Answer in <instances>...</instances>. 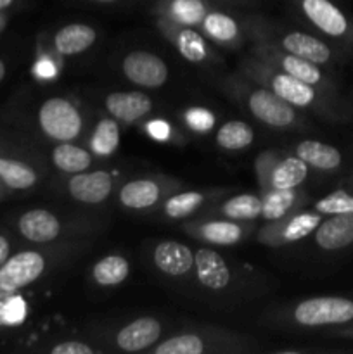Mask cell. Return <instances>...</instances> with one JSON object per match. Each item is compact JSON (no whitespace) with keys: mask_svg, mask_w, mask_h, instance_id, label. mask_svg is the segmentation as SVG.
<instances>
[{"mask_svg":"<svg viewBox=\"0 0 353 354\" xmlns=\"http://www.w3.org/2000/svg\"><path fill=\"white\" fill-rule=\"evenodd\" d=\"M123 75L132 83L145 88H158L168 80V66L156 54L147 50H134L123 59Z\"/></svg>","mask_w":353,"mask_h":354,"instance_id":"obj_6","label":"cell"},{"mask_svg":"<svg viewBox=\"0 0 353 354\" xmlns=\"http://www.w3.org/2000/svg\"><path fill=\"white\" fill-rule=\"evenodd\" d=\"M296 156L308 166L320 171H334L343 162V156L338 149L318 140L300 142L296 145Z\"/></svg>","mask_w":353,"mask_h":354,"instance_id":"obj_20","label":"cell"},{"mask_svg":"<svg viewBox=\"0 0 353 354\" xmlns=\"http://www.w3.org/2000/svg\"><path fill=\"white\" fill-rule=\"evenodd\" d=\"M206 3L203 0H170L166 6V19L183 26L203 23L206 16Z\"/></svg>","mask_w":353,"mask_h":354,"instance_id":"obj_26","label":"cell"},{"mask_svg":"<svg viewBox=\"0 0 353 354\" xmlns=\"http://www.w3.org/2000/svg\"><path fill=\"white\" fill-rule=\"evenodd\" d=\"M106 109L116 120L134 123L149 114L152 100L144 92H113L106 97Z\"/></svg>","mask_w":353,"mask_h":354,"instance_id":"obj_14","label":"cell"},{"mask_svg":"<svg viewBox=\"0 0 353 354\" xmlns=\"http://www.w3.org/2000/svg\"><path fill=\"white\" fill-rule=\"evenodd\" d=\"M194 266L197 279L206 289L221 290L230 282V270L227 263L213 249H199L194 254Z\"/></svg>","mask_w":353,"mask_h":354,"instance_id":"obj_12","label":"cell"},{"mask_svg":"<svg viewBox=\"0 0 353 354\" xmlns=\"http://www.w3.org/2000/svg\"><path fill=\"white\" fill-rule=\"evenodd\" d=\"M147 133L156 140H166L170 137V124L163 120H154L147 124Z\"/></svg>","mask_w":353,"mask_h":354,"instance_id":"obj_39","label":"cell"},{"mask_svg":"<svg viewBox=\"0 0 353 354\" xmlns=\"http://www.w3.org/2000/svg\"><path fill=\"white\" fill-rule=\"evenodd\" d=\"M130 273V265L123 256L111 254L96 263L92 270V277L100 287H114L125 282Z\"/></svg>","mask_w":353,"mask_h":354,"instance_id":"obj_24","label":"cell"},{"mask_svg":"<svg viewBox=\"0 0 353 354\" xmlns=\"http://www.w3.org/2000/svg\"><path fill=\"white\" fill-rule=\"evenodd\" d=\"M12 2H14V0H0V10L7 9V7H9Z\"/></svg>","mask_w":353,"mask_h":354,"instance_id":"obj_43","label":"cell"},{"mask_svg":"<svg viewBox=\"0 0 353 354\" xmlns=\"http://www.w3.org/2000/svg\"><path fill=\"white\" fill-rule=\"evenodd\" d=\"M315 211L320 214L353 213V194H350L348 190H336V192L322 197L315 204Z\"/></svg>","mask_w":353,"mask_h":354,"instance_id":"obj_35","label":"cell"},{"mask_svg":"<svg viewBox=\"0 0 353 354\" xmlns=\"http://www.w3.org/2000/svg\"><path fill=\"white\" fill-rule=\"evenodd\" d=\"M251 75L265 83L266 88L272 90L275 95H279L280 99H284L293 107H300V109L314 107L318 113L334 114L332 107L320 97L317 86L310 85V83L301 82V80L294 78L284 71L266 68L262 62H255V66L251 68Z\"/></svg>","mask_w":353,"mask_h":354,"instance_id":"obj_1","label":"cell"},{"mask_svg":"<svg viewBox=\"0 0 353 354\" xmlns=\"http://www.w3.org/2000/svg\"><path fill=\"white\" fill-rule=\"evenodd\" d=\"M315 242L325 251H339L353 244V213L331 214L315 230Z\"/></svg>","mask_w":353,"mask_h":354,"instance_id":"obj_10","label":"cell"},{"mask_svg":"<svg viewBox=\"0 0 353 354\" xmlns=\"http://www.w3.org/2000/svg\"><path fill=\"white\" fill-rule=\"evenodd\" d=\"M38 123L48 138L69 142L82 131V114L69 100L54 97L42 104L38 111Z\"/></svg>","mask_w":353,"mask_h":354,"instance_id":"obj_3","label":"cell"},{"mask_svg":"<svg viewBox=\"0 0 353 354\" xmlns=\"http://www.w3.org/2000/svg\"><path fill=\"white\" fill-rule=\"evenodd\" d=\"M298 194L294 189H272L262 199V216L269 221L282 220L294 206Z\"/></svg>","mask_w":353,"mask_h":354,"instance_id":"obj_28","label":"cell"},{"mask_svg":"<svg viewBox=\"0 0 353 354\" xmlns=\"http://www.w3.org/2000/svg\"><path fill=\"white\" fill-rule=\"evenodd\" d=\"M320 221L322 214L317 213V211L315 213L294 214L287 221H282L279 227L269 228V234L272 235L270 242H273V245H280L286 244V242L301 241V239L314 234L318 225H320Z\"/></svg>","mask_w":353,"mask_h":354,"instance_id":"obj_18","label":"cell"},{"mask_svg":"<svg viewBox=\"0 0 353 354\" xmlns=\"http://www.w3.org/2000/svg\"><path fill=\"white\" fill-rule=\"evenodd\" d=\"M161 28L170 35L176 50H179L187 61L196 62L197 64V62H203L204 59H206L208 48L203 37H199V33L190 30L189 26L173 23V21L166 19V17L161 19Z\"/></svg>","mask_w":353,"mask_h":354,"instance_id":"obj_17","label":"cell"},{"mask_svg":"<svg viewBox=\"0 0 353 354\" xmlns=\"http://www.w3.org/2000/svg\"><path fill=\"white\" fill-rule=\"evenodd\" d=\"M3 76H6V64H3V61L0 59V82L3 80Z\"/></svg>","mask_w":353,"mask_h":354,"instance_id":"obj_42","label":"cell"},{"mask_svg":"<svg viewBox=\"0 0 353 354\" xmlns=\"http://www.w3.org/2000/svg\"><path fill=\"white\" fill-rule=\"evenodd\" d=\"M248 109L262 123L273 128H286L296 123V111L270 88H256L248 95Z\"/></svg>","mask_w":353,"mask_h":354,"instance_id":"obj_7","label":"cell"},{"mask_svg":"<svg viewBox=\"0 0 353 354\" xmlns=\"http://www.w3.org/2000/svg\"><path fill=\"white\" fill-rule=\"evenodd\" d=\"M199 235L211 244L230 245L242 237V228L232 221H208L199 227Z\"/></svg>","mask_w":353,"mask_h":354,"instance_id":"obj_32","label":"cell"},{"mask_svg":"<svg viewBox=\"0 0 353 354\" xmlns=\"http://www.w3.org/2000/svg\"><path fill=\"white\" fill-rule=\"evenodd\" d=\"M35 73H37V76H40V78L44 80L54 78L55 75L54 62L48 61V59H42V61H38L37 66H35Z\"/></svg>","mask_w":353,"mask_h":354,"instance_id":"obj_40","label":"cell"},{"mask_svg":"<svg viewBox=\"0 0 353 354\" xmlns=\"http://www.w3.org/2000/svg\"><path fill=\"white\" fill-rule=\"evenodd\" d=\"M73 199L85 204H99L113 190V178L107 171H82L73 176L68 183Z\"/></svg>","mask_w":353,"mask_h":354,"instance_id":"obj_9","label":"cell"},{"mask_svg":"<svg viewBox=\"0 0 353 354\" xmlns=\"http://www.w3.org/2000/svg\"><path fill=\"white\" fill-rule=\"evenodd\" d=\"M221 213L230 220H255L262 214V199L251 194H241L221 206Z\"/></svg>","mask_w":353,"mask_h":354,"instance_id":"obj_31","label":"cell"},{"mask_svg":"<svg viewBox=\"0 0 353 354\" xmlns=\"http://www.w3.org/2000/svg\"><path fill=\"white\" fill-rule=\"evenodd\" d=\"M161 196V189L154 180H134L120 190V201L130 209H145L154 206Z\"/></svg>","mask_w":353,"mask_h":354,"instance_id":"obj_21","label":"cell"},{"mask_svg":"<svg viewBox=\"0 0 353 354\" xmlns=\"http://www.w3.org/2000/svg\"><path fill=\"white\" fill-rule=\"evenodd\" d=\"M9 251H10L9 241H7L3 235H0V266H2L3 263L7 261V258H9Z\"/></svg>","mask_w":353,"mask_h":354,"instance_id":"obj_41","label":"cell"},{"mask_svg":"<svg viewBox=\"0 0 353 354\" xmlns=\"http://www.w3.org/2000/svg\"><path fill=\"white\" fill-rule=\"evenodd\" d=\"M19 232L28 241L45 244L57 239L61 234V223L51 211L31 209L19 218Z\"/></svg>","mask_w":353,"mask_h":354,"instance_id":"obj_16","label":"cell"},{"mask_svg":"<svg viewBox=\"0 0 353 354\" xmlns=\"http://www.w3.org/2000/svg\"><path fill=\"white\" fill-rule=\"evenodd\" d=\"M52 162L64 173H82L92 165V156L78 145L62 142L52 151Z\"/></svg>","mask_w":353,"mask_h":354,"instance_id":"obj_23","label":"cell"},{"mask_svg":"<svg viewBox=\"0 0 353 354\" xmlns=\"http://www.w3.org/2000/svg\"><path fill=\"white\" fill-rule=\"evenodd\" d=\"M45 259L37 251H23L0 266V289L14 292L33 283L44 273Z\"/></svg>","mask_w":353,"mask_h":354,"instance_id":"obj_5","label":"cell"},{"mask_svg":"<svg viewBox=\"0 0 353 354\" xmlns=\"http://www.w3.org/2000/svg\"><path fill=\"white\" fill-rule=\"evenodd\" d=\"M255 131L244 121H228L218 130L217 144L227 151H239L253 144Z\"/></svg>","mask_w":353,"mask_h":354,"instance_id":"obj_29","label":"cell"},{"mask_svg":"<svg viewBox=\"0 0 353 354\" xmlns=\"http://www.w3.org/2000/svg\"><path fill=\"white\" fill-rule=\"evenodd\" d=\"M92 2H99V3H113L116 0H92Z\"/></svg>","mask_w":353,"mask_h":354,"instance_id":"obj_44","label":"cell"},{"mask_svg":"<svg viewBox=\"0 0 353 354\" xmlns=\"http://www.w3.org/2000/svg\"><path fill=\"white\" fill-rule=\"evenodd\" d=\"M204 351V342L199 335L182 334L168 339L154 349L156 354H201Z\"/></svg>","mask_w":353,"mask_h":354,"instance_id":"obj_34","label":"cell"},{"mask_svg":"<svg viewBox=\"0 0 353 354\" xmlns=\"http://www.w3.org/2000/svg\"><path fill=\"white\" fill-rule=\"evenodd\" d=\"M348 335H353V328H352V330H348Z\"/></svg>","mask_w":353,"mask_h":354,"instance_id":"obj_45","label":"cell"},{"mask_svg":"<svg viewBox=\"0 0 353 354\" xmlns=\"http://www.w3.org/2000/svg\"><path fill=\"white\" fill-rule=\"evenodd\" d=\"M204 203V196L201 192H182L176 196L170 197L165 204L166 216L173 218V220H180V218L189 216L190 213L197 209L201 204Z\"/></svg>","mask_w":353,"mask_h":354,"instance_id":"obj_33","label":"cell"},{"mask_svg":"<svg viewBox=\"0 0 353 354\" xmlns=\"http://www.w3.org/2000/svg\"><path fill=\"white\" fill-rule=\"evenodd\" d=\"M120 144V128L113 120H102L97 123L90 138V147L97 156H109L116 151Z\"/></svg>","mask_w":353,"mask_h":354,"instance_id":"obj_30","label":"cell"},{"mask_svg":"<svg viewBox=\"0 0 353 354\" xmlns=\"http://www.w3.org/2000/svg\"><path fill=\"white\" fill-rule=\"evenodd\" d=\"M280 47L284 52H289L318 66L327 64L332 59V50L327 44L303 31H291L284 35L280 38Z\"/></svg>","mask_w":353,"mask_h":354,"instance_id":"obj_13","label":"cell"},{"mask_svg":"<svg viewBox=\"0 0 353 354\" xmlns=\"http://www.w3.org/2000/svg\"><path fill=\"white\" fill-rule=\"evenodd\" d=\"M294 318L303 327L343 325L353 320V301L346 297H311L294 310Z\"/></svg>","mask_w":353,"mask_h":354,"instance_id":"obj_2","label":"cell"},{"mask_svg":"<svg viewBox=\"0 0 353 354\" xmlns=\"http://www.w3.org/2000/svg\"><path fill=\"white\" fill-rule=\"evenodd\" d=\"M308 165L298 156H289L270 169L272 189H296L307 180Z\"/></svg>","mask_w":353,"mask_h":354,"instance_id":"obj_22","label":"cell"},{"mask_svg":"<svg viewBox=\"0 0 353 354\" xmlns=\"http://www.w3.org/2000/svg\"><path fill=\"white\" fill-rule=\"evenodd\" d=\"M159 337H161V324L154 318L145 317L121 328L116 335V344L127 353H137L151 348Z\"/></svg>","mask_w":353,"mask_h":354,"instance_id":"obj_11","label":"cell"},{"mask_svg":"<svg viewBox=\"0 0 353 354\" xmlns=\"http://www.w3.org/2000/svg\"><path fill=\"white\" fill-rule=\"evenodd\" d=\"M93 349L90 346L78 341L61 342L55 348H52V354H92Z\"/></svg>","mask_w":353,"mask_h":354,"instance_id":"obj_38","label":"cell"},{"mask_svg":"<svg viewBox=\"0 0 353 354\" xmlns=\"http://www.w3.org/2000/svg\"><path fill=\"white\" fill-rule=\"evenodd\" d=\"M97 33L92 26L83 23H73L61 28L54 37V47L62 55H76L92 47Z\"/></svg>","mask_w":353,"mask_h":354,"instance_id":"obj_19","label":"cell"},{"mask_svg":"<svg viewBox=\"0 0 353 354\" xmlns=\"http://www.w3.org/2000/svg\"><path fill=\"white\" fill-rule=\"evenodd\" d=\"M0 318L7 325H17L26 318V303L23 297H10L0 308Z\"/></svg>","mask_w":353,"mask_h":354,"instance_id":"obj_36","label":"cell"},{"mask_svg":"<svg viewBox=\"0 0 353 354\" xmlns=\"http://www.w3.org/2000/svg\"><path fill=\"white\" fill-rule=\"evenodd\" d=\"M0 180L9 189L26 190L37 183V173L30 166L16 159L0 158Z\"/></svg>","mask_w":353,"mask_h":354,"instance_id":"obj_27","label":"cell"},{"mask_svg":"<svg viewBox=\"0 0 353 354\" xmlns=\"http://www.w3.org/2000/svg\"><path fill=\"white\" fill-rule=\"evenodd\" d=\"M296 3L317 30L353 45V23L332 0H296Z\"/></svg>","mask_w":353,"mask_h":354,"instance_id":"obj_4","label":"cell"},{"mask_svg":"<svg viewBox=\"0 0 353 354\" xmlns=\"http://www.w3.org/2000/svg\"><path fill=\"white\" fill-rule=\"evenodd\" d=\"M154 263L159 272L170 277H182L194 266V254L185 244L175 241H165L156 245Z\"/></svg>","mask_w":353,"mask_h":354,"instance_id":"obj_15","label":"cell"},{"mask_svg":"<svg viewBox=\"0 0 353 354\" xmlns=\"http://www.w3.org/2000/svg\"><path fill=\"white\" fill-rule=\"evenodd\" d=\"M256 50H258V54L262 55L266 62H273V64L279 66L284 73L301 80V82L310 83V85L314 86L327 85V80L322 75L318 64H314V62L307 61V59L289 54V52L277 54V52H273L269 45H260Z\"/></svg>","mask_w":353,"mask_h":354,"instance_id":"obj_8","label":"cell"},{"mask_svg":"<svg viewBox=\"0 0 353 354\" xmlns=\"http://www.w3.org/2000/svg\"><path fill=\"white\" fill-rule=\"evenodd\" d=\"M201 26L208 37L220 44H228L239 37L237 21L228 14L218 12V10H208Z\"/></svg>","mask_w":353,"mask_h":354,"instance_id":"obj_25","label":"cell"},{"mask_svg":"<svg viewBox=\"0 0 353 354\" xmlns=\"http://www.w3.org/2000/svg\"><path fill=\"white\" fill-rule=\"evenodd\" d=\"M185 121L189 128H192L194 131H199V133L210 131L215 124L213 114L204 107H190L185 113Z\"/></svg>","mask_w":353,"mask_h":354,"instance_id":"obj_37","label":"cell"}]
</instances>
